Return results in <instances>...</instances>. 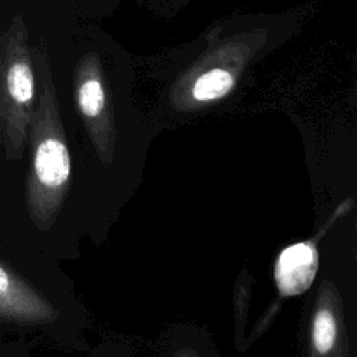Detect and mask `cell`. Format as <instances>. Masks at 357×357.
<instances>
[{
    "label": "cell",
    "mask_w": 357,
    "mask_h": 357,
    "mask_svg": "<svg viewBox=\"0 0 357 357\" xmlns=\"http://www.w3.org/2000/svg\"><path fill=\"white\" fill-rule=\"evenodd\" d=\"M315 14L307 3L243 13L209 24L191 40L134 56L135 98L158 119L188 120L237 102L257 66L296 38Z\"/></svg>",
    "instance_id": "6da1fadb"
},
{
    "label": "cell",
    "mask_w": 357,
    "mask_h": 357,
    "mask_svg": "<svg viewBox=\"0 0 357 357\" xmlns=\"http://www.w3.org/2000/svg\"><path fill=\"white\" fill-rule=\"evenodd\" d=\"M73 33L61 77L52 73L56 93L68 102L95 156L109 165L142 114L135 98L134 54L100 24H81Z\"/></svg>",
    "instance_id": "7a4b0ae2"
},
{
    "label": "cell",
    "mask_w": 357,
    "mask_h": 357,
    "mask_svg": "<svg viewBox=\"0 0 357 357\" xmlns=\"http://www.w3.org/2000/svg\"><path fill=\"white\" fill-rule=\"evenodd\" d=\"M38 74V100L29 126V167L25 177V208L28 218L39 230L54 225L71 181V152L67 130L50 61L43 43H33Z\"/></svg>",
    "instance_id": "3957f363"
},
{
    "label": "cell",
    "mask_w": 357,
    "mask_h": 357,
    "mask_svg": "<svg viewBox=\"0 0 357 357\" xmlns=\"http://www.w3.org/2000/svg\"><path fill=\"white\" fill-rule=\"evenodd\" d=\"M38 100L33 42L22 14L0 32V149L8 162L24 156Z\"/></svg>",
    "instance_id": "277c9868"
},
{
    "label": "cell",
    "mask_w": 357,
    "mask_h": 357,
    "mask_svg": "<svg viewBox=\"0 0 357 357\" xmlns=\"http://www.w3.org/2000/svg\"><path fill=\"white\" fill-rule=\"evenodd\" d=\"M54 305L24 276L0 259V324H49Z\"/></svg>",
    "instance_id": "5b68a950"
},
{
    "label": "cell",
    "mask_w": 357,
    "mask_h": 357,
    "mask_svg": "<svg viewBox=\"0 0 357 357\" xmlns=\"http://www.w3.org/2000/svg\"><path fill=\"white\" fill-rule=\"evenodd\" d=\"M308 357H347V331L337 289L325 282L311 317Z\"/></svg>",
    "instance_id": "8992f818"
},
{
    "label": "cell",
    "mask_w": 357,
    "mask_h": 357,
    "mask_svg": "<svg viewBox=\"0 0 357 357\" xmlns=\"http://www.w3.org/2000/svg\"><path fill=\"white\" fill-rule=\"evenodd\" d=\"M319 266V252L314 241L304 240L284 247L276 257L273 279L283 297L305 293L315 280Z\"/></svg>",
    "instance_id": "52a82bcc"
},
{
    "label": "cell",
    "mask_w": 357,
    "mask_h": 357,
    "mask_svg": "<svg viewBox=\"0 0 357 357\" xmlns=\"http://www.w3.org/2000/svg\"><path fill=\"white\" fill-rule=\"evenodd\" d=\"M74 15L79 24H99L112 17L120 7L121 0H70Z\"/></svg>",
    "instance_id": "ba28073f"
},
{
    "label": "cell",
    "mask_w": 357,
    "mask_h": 357,
    "mask_svg": "<svg viewBox=\"0 0 357 357\" xmlns=\"http://www.w3.org/2000/svg\"><path fill=\"white\" fill-rule=\"evenodd\" d=\"M194 0H135V3L162 20H172Z\"/></svg>",
    "instance_id": "9c48e42d"
},
{
    "label": "cell",
    "mask_w": 357,
    "mask_h": 357,
    "mask_svg": "<svg viewBox=\"0 0 357 357\" xmlns=\"http://www.w3.org/2000/svg\"><path fill=\"white\" fill-rule=\"evenodd\" d=\"M174 357H198L192 350H187V349H184V350H180L178 353H176L174 354Z\"/></svg>",
    "instance_id": "30bf717a"
}]
</instances>
